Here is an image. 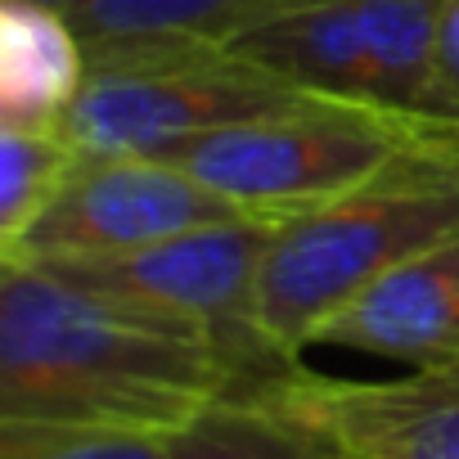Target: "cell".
Here are the masks:
<instances>
[{"label": "cell", "instance_id": "cell-1", "mask_svg": "<svg viewBox=\"0 0 459 459\" xmlns=\"http://www.w3.org/2000/svg\"><path fill=\"white\" fill-rule=\"evenodd\" d=\"M235 383L207 329L0 262V423L176 432Z\"/></svg>", "mask_w": 459, "mask_h": 459}, {"label": "cell", "instance_id": "cell-2", "mask_svg": "<svg viewBox=\"0 0 459 459\" xmlns=\"http://www.w3.org/2000/svg\"><path fill=\"white\" fill-rule=\"evenodd\" d=\"M446 239H459V131L428 126L342 198L275 225L253 325L302 356L338 307Z\"/></svg>", "mask_w": 459, "mask_h": 459}, {"label": "cell", "instance_id": "cell-3", "mask_svg": "<svg viewBox=\"0 0 459 459\" xmlns=\"http://www.w3.org/2000/svg\"><path fill=\"white\" fill-rule=\"evenodd\" d=\"M298 100L307 95L225 46H113L91 50L86 82L59 135L77 153L171 158L212 131L266 117Z\"/></svg>", "mask_w": 459, "mask_h": 459}, {"label": "cell", "instance_id": "cell-4", "mask_svg": "<svg viewBox=\"0 0 459 459\" xmlns=\"http://www.w3.org/2000/svg\"><path fill=\"white\" fill-rule=\"evenodd\" d=\"M419 131L428 126L401 122L378 108L307 95L266 117L212 131L176 149L171 162L194 171L212 194H221L244 216L280 225L369 180Z\"/></svg>", "mask_w": 459, "mask_h": 459}, {"label": "cell", "instance_id": "cell-5", "mask_svg": "<svg viewBox=\"0 0 459 459\" xmlns=\"http://www.w3.org/2000/svg\"><path fill=\"white\" fill-rule=\"evenodd\" d=\"M437 14L441 0H307L239 32L225 50L298 95L432 126Z\"/></svg>", "mask_w": 459, "mask_h": 459}, {"label": "cell", "instance_id": "cell-6", "mask_svg": "<svg viewBox=\"0 0 459 459\" xmlns=\"http://www.w3.org/2000/svg\"><path fill=\"white\" fill-rule=\"evenodd\" d=\"M244 216L171 158L140 153H77L55 198L0 262L50 266L153 248L189 230Z\"/></svg>", "mask_w": 459, "mask_h": 459}, {"label": "cell", "instance_id": "cell-7", "mask_svg": "<svg viewBox=\"0 0 459 459\" xmlns=\"http://www.w3.org/2000/svg\"><path fill=\"white\" fill-rule=\"evenodd\" d=\"M311 347H347L378 360H396L405 369H437L459 360V239H446L347 307H338Z\"/></svg>", "mask_w": 459, "mask_h": 459}, {"label": "cell", "instance_id": "cell-8", "mask_svg": "<svg viewBox=\"0 0 459 459\" xmlns=\"http://www.w3.org/2000/svg\"><path fill=\"white\" fill-rule=\"evenodd\" d=\"M307 401L351 455L459 459V360L383 383L320 378L307 369Z\"/></svg>", "mask_w": 459, "mask_h": 459}, {"label": "cell", "instance_id": "cell-9", "mask_svg": "<svg viewBox=\"0 0 459 459\" xmlns=\"http://www.w3.org/2000/svg\"><path fill=\"white\" fill-rule=\"evenodd\" d=\"M171 459H351L347 441L307 401V365L230 387L167 432Z\"/></svg>", "mask_w": 459, "mask_h": 459}, {"label": "cell", "instance_id": "cell-10", "mask_svg": "<svg viewBox=\"0 0 459 459\" xmlns=\"http://www.w3.org/2000/svg\"><path fill=\"white\" fill-rule=\"evenodd\" d=\"M91 55L64 10L0 0V126L59 131Z\"/></svg>", "mask_w": 459, "mask_h": 459}, {"label": "cell", "instance_id": "cell-11", "mask_svg": "<svg viewBox=\"0 0 459 459\" xmlns=\"http://www.w3.org/2000/svg\"><path fill=\"white\" fill-rule=\"evenodd\" d=\"M307 0H82L68 14L91 50L113 46H225Z\"/></svg>", "mask_w": 459, "mask_h": 459}, {"label": "cell", "instance_id": "cell-12", "mask_svg": "<svg viewBox=\"0 0 459 459\" xmlns=\"http://www.w3.org/2000/svg\"><path fill=\"white\" fill-rule=\"evenodd\" d=\"M73 162L77 149L59 131L0 126V248L41 216Z\"/></svg>", "mask_w": 459, "mask_h": 459}, {"label": "cell", "instance_id": "cell-13", "mask_svg": "<svg viewBox=\"0 0 459 459\" xmlns=\"http://www.w3.org/2000/svg\"><path fill=\"white\" fill-rule=\"evenodd\" d=\"M0 459H171L167 432L95 423H0Z\"/></svg>", "mask_w": 459, "mask_h": 459}, {"label": "cell", "instance_id": "cell-14", "mask_svg": "<svg viewBox=\"0 0 459 459\" xmlns=\"http://www.w3.org/2000/svg\"><path fill=\"white\" fill-rule=\"evenodd\" d=\"M432 126L459 131V0H441L432 55Z\"/></svg>", "mask_w": 459, "mask_h": 459}, {"label": "cell", "instance_id": "cell-15", "mask_svg": "<svg viewBox=\"0 0 459 459\" xmlns=\"http://www.w3.org/2000/svg\"><path fill=\"white\" fill-rule=\"evenodd\" d=\"M37 5H50V10H64V14H73L82 0H37Z\"/></svg>", "mask_w": 459, "mask_h": 459}, {"label": "cell", "instance_id": "cell-16", "mask_svg": "<svg viewBox=\"0 0 459 459\" xmlns=\"http://www.w3.org/2000/svg\"><path fill=\"white\" fill-rule=\"evenodd\" d=\"M351 459H365V455H351Z\"/></svg>", "mask_w": 459, "mask_h": 459}]
</instances>
